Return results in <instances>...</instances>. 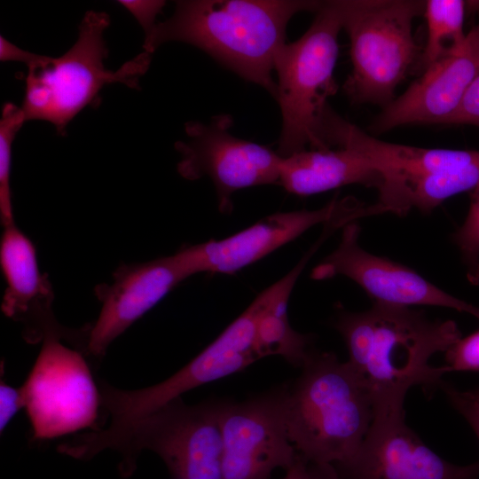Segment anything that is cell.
I'll list each match as a JSON object with an SVG mask.
<instances>
[{"instance_id":"1","label":"cell","mask_w":479,"mask_h":479,"mask_svg":"<svg viewBox=\"0 0 479 479\" xmlns=\"http://www.w3.org/2000/svg\"><path fill=\"white\" fill-rule=\"evenodd\" d=\"M334 327L348 352L347 361L370 395L373 416L403 412L413 386L442 387L445 366L429 365L460 338L452 320H432L410 307L373 303L366 310L339 312Z\"/></svg>"},{"instance_id":"2","label":"cell","mask_w":479,"mask_h":479,"mask_svg":"<svg viewBox=\"0 0 479 479\" xmlns=\"http://www.w3.org/2000/svg\"><path fill=\"white\" fill-rule=\"evenodd\" d=\"M323 1L183 0L174 14L156 23L145 37V52L168 42L193 45L276 98L272 79L277 53L286 43L289 20L301 12H317Z\"/></svg>"},{"instance_id":"3","label":"cell","mask_w":479,"mask_h":479,"mask_svg":"<svg viewBox=\"0 0 479 479\" xmlns=\"http://www.w3.org/2000/svg\"><path fill=\"white\" fill-rule=\"evenodd\" d=\"M106 449L121 454L124 477L136 468L140 452L149 450L162 459L173 479H223L218 404H188L179 397L120 429L86 431L58 447L60 453L82 460Z\"/></svg>"},{"instance_id":"4","label":"cell","mask_w":479,"mask_h":479,"mask_svg":"<svg viewBox=\"0 0 479 479\" xmlns=\"http://www.w3.org/2000/svg\"><path fill=\"white\" fill-rule=\"evenodd\" d=\"M288 389L290 441L309 463L337 465L352 457L373 420L366 388L349 363L310 351Z\"/></svg>"},{"instance_id":"5","label":"cell","mask_w":479,"mask_h":479,"mask_svg":"<svg viewBox=\"0 0 479 479\" xmlns=\"http://www.w3.org/2000/svg\"><path fill=\"white\" fill-rule=\"evenodd\" d=\"M342 29V0L323 1L306 32L285 43L276 55L275 99L282 117L277 153L282 158L326 148V122L332 111L328 98L338 89L334 71Z\"/></svg>"},{"instance_id":"6","label":"cell","mask_w":479,"mask_h":479,"mask_svg":"<svg viewBox=\"0 0 479 479\" xmlns=\"http://www.w3.org/2000/svg\"><path fill=\"white\" fill-rule=\"evenodd\" d=\"M110 18L103 12L89 11L79 25L75 44L58 58L40 55L27 67L21 109L26 122H51L59 135L90 105L98 104L99 92L106 84L121 82L137 89L151 58L143 52L117 71L106 68L108 51L104 32Z\"/></svg>"},{"instance_id":"7","label":"cell","mask_w":479,"mask_h":479,"mask_svg":"<svg viewBox=\"0 0 479 479\" xmlns=\"http://www.w3.org/2000/svg\"><path fill=\"white\" fill-rule=\"evenodd\" d=\"M425 2L342 0L352 63L343 90L351 102L385 107L395 98L417 57L412 22L424 14Z\"/></svg>"},{"instance_id":"8","label":"cell","mask_w":479,"mask_h":479,"mask_svg":"<svg viewBox=\"0 0 479 479\" xmlns=\"http://www.w3.org/2000/svg\"><path fill=\"white\" fill-rule=\"evenodd\" d=\"M277 292L276 282L261 292L208 346L165 381L138 389H121L100 380L103 428L114 431L148 415L189 390L238 373L260 359L256 325Z\"/></svg>"},{"instance_id":"9","label":"cell","mask_w":479,"mask_h":479,"mask_svg":"<svg viewBox=\"0 0 479 479\" xmlns=\"http://www.w3.org/2000/svg\"><path fill=\"white\" fill-rule=\"evenodd\" d=\"M61 341L56 336L43 340L36 360L20 387L33 440L98 428V383L82 353Z\"/></svg>"},{"instance_id":"10","label":"cell","mask_w":479,"mask_h":479,"mask_svg":"<svg viewBox=\"0 0 479 479\" xmlns=\"http://www.w3.org/2000/svg\"><path fill=\"white\" fill-rule=\"evenodd\" d=\"M232 117L215 116L208 123L192 121L185 123L188 141H177L180 154L177 169L190 181L208 177L216 192L218 209L232 211L233 193L263 185H279L283 158L269 147L230 132Z\"/></svg>"},{"instance_id":"11","label":"cell","mask_w":479,"mask_h":479,"mask_svg":"<svg viewBox=\"0 0 479 479\" xmlns=\"http://www.w3.org/2000/svg\"><path fill=\"white\" fill-rule=\"evenodd\" d=\"M288 389L241 402H217L223 439V479H270L288 469L299 453L290 441Z\"/></svg>"},{"instance_id":"12","label":"cell","mask_w":479,"mask_h":479,"mask_svg":"<svg viewBox=\"0 0 479 479\" xmlns=\"http://www.w3.org/2000/svg\"><path fill=\"white\" fill-rule=\"evenodd\" d=\"M375 204L365 206L353 197L335 198L313 210L278 212L222 240L191 245L176 253L189 277L200 273H234L295 240L318 224L378 215Z\"/></svg>"},{"instance_id":"13","label":"cell","mask_w":479,"mask_h":479,"mask_svg":"<svg viewBox=\"0 0 479 479\" xmlns=\"http://www.w3.org/2000/svg\"><path fill=\"white\" fill-rule=\"evenodd\" d=\"M359 234L357 221L345 224L337 247L312 270L311 279L345 276L363 288L373 303L444 307L479 319V307L444 292L405 265L367 252L358 243Z\"/></svg>"},{"instance_id":"14","label":"cell","mask_w":479,"mask_h":479,"mask_svg":"<svg viewBox=\"0 0 479 479\" xmlns=\"http://www.w3.org/2000/svg\"><path fill=\"white\" fill-rule=\"evenodd\" d=\"M341 479H477L479 461L452 464L428 448L404 420V412L373 417L356 453L334 465Z\"/></svg>"},{"instance_id":"15","label":"cell","mask_w":479,"mask_h":479,"mask_svg":"<svg viewBox=\"0 0 479 479\" xmlns=\"http://www.w3.org/2000/svg\"><path fill=\"white\" fill-rule=\"evenodd\" d=\"M479 73V25L458 47L423 70L399 97L375 117L370 126L380 135L408 124H443L459 107Z\"/></svg>"},{"instance_id":"16","label":"cell","mask_w":479,"mask_h":479,"mask_svg":"<svg viewBox=\"0 0 479 479\" xmlns=\"http://www.w3.org/2000/svg\"><path fill=\"white\" fill-rule=\"evenodd\" d=\"M187 278L176 254L120 265L111 283L95 287L101 309L95 323L88 326L85 353L102 357L118 336Z\"/></svg>"},{"instance_id":"17","label":"cell","mask_w":479,"mask_h":479,"mask_svg":"<svg viewBox=\"0 0 479 479\" xmlns=\"http://www.w3.org/2000/svg\"><path fill=\"white\" fill-rule=\"evenodd\" d=\"M0 264L7 284L1 310L23 325L24 339L36 343L56 336L77 346L82 330H69L56 320L51 284L47 275L40 272L34 244L15 224L4 227Z\"/></svg>"},{"instance_id":"18","label":"cell","mask_w":479,"mask_h":479,"mask_svg":"<svg viewBox=\"0 0 479 479\" xmlns=\"http://www.w3.org/2000/svg\"><path fill=\"white\" fill-rule=\"evenodd\" d=\"M349 185L379 191L382 177L371 161L347 145L304 150L283 159L279 185L290 193L308 196Z\"/></svg>"},{"instance_id":"19","label":"cell","mask_w":479,"mask_h":479,"mask_svg":"<svg viewBox=\"0 0 479 479\" xmlns=\"http://www.w3.org/2000/svg\"><path fill=\"white\" fill-rule=\"evenodd\" d=\"M320 243L318 240L298 263L276 282V294L256 325L255 346L261 358L271 355L279 356L294 366L302 367L311 351L310 335L301 334L291 326L287 305L297 279Z\"/></svg>"},{"instance_id":"20","label":"cell","mask_w":479,"mask_h":479,"mask_svg":"<svg viewBox=\"0 0 479 479\" xmlns=\"http://www.w3.org/2000/svg\"><path fill=\"white\" fill-rule=\"evenodd\" d=\"M479 185V151L468 160L427 174L401 192L395 214L405 215L412 208L429 213L445 200Z\"/></svg>"},{"instance_id":"21","label":"cell","mask_w":479,"mask_h":479,"mask_svg":"<svg viewBox=\"0 0 479 479\" xmlns=\"http://www.w3.org/2000/svg\"><path fill=\"white\" fill-rule=\"evenodd\" d=\"M462 0H427L424 16L428 35L420 63L422 71L434 61L458 47L465 40Z\"/></svg>"},{"instance_id":"22","label":"cell","mask_w":479,"mask_h":479,"mask_svg":"<svg viewBox=\"0 0 479 479\" xmlns=\"http://www.w3.org/2000/svg\"><path fill=\"white\" fill-rule=\"evenodd\" d=\"M25 122L21 107L11 102L4 105L0 120V219L4 227L15 224L10 186L12 147Z\"/></svg>"},{"instance_id":"23","label":"cell","mask_w":479,"mask_h":479,"mask_svg":"<svg viewBox=\"0 0 479 479\" xmlns=\"http://www.w3.org/2000/svg\"><path fill=\"white\" fill-rule=\"evenodd\" d=\"M467 265V277L474 284L479 283V185L472 191L468 213L462 226L454 234Z\"/></svg>"},{"instance_id":"24","label":"cell","mask_w":479,"mask_h":479,"mask_svg":"<svg viewBox=\"0 0 479 479\" xmlns=\"http://www.w3.org/2000/svg\"><path fill=\"white\" fill-rule=\"evenodd\" d=\"M447 372H479V330L460 338L445 352Z\"/></svg>"},{"instance_id":"25","label":"cell","mask_w":479,"mask_h":479,"mask_svg":"<svg viewBox=\"0 0 479 479\" xmlns=\"http://www.w3.org/2000/svg\"><path fill=\"white\" fill-rule=\"evenodd\" d=\"M441 388L449 402L467 420L479 439V389L462 391L445 383Z\"/></svg>"},{"instance_id":"26","label":"cell","mask_w":479,"mask_h":479,"mask_svg":"<svg viewBox=\"0 0 479 479\" xmlns=\"http://www.w3.org/2000/svg\"><path fill=\"white\" fill-rule=\"evenodd\" d=\"M443 124L479 127V73L467 90L459 107Z\"/></svg>"},{"instance_id":"27","label":"cell","mask_w":479,"mask_h":479,"mask_svg":"<svg viewBox=\"0 0 479 479\" xmlns=\"http://www.w3.org/2000/svg\"><path fill=\"white\" fill-rule=\"evenodd\" d=\"M118 4L133 15L147 35L154 27L155 18L161 12L166 2L161 0H120Z\"/></svg>"},{"instance_id":"28","label":"cell","mask_w":479,"mask_h":479,"mask_svg":"<svg viewBox=\"0 0 479 479\" xmlns=\"http://www.w3.org/2000/svg\"><path fill=\"white\" fill-rule=\"evenodd\" d=\"M24 408V401L20 388L7 385L4 381L0 385V430L3 432L12 419Z\"/></svg>"},{"instance_id":"29","label":"cell","mask_w":479,"mask_h":479,"mask_svg":"<svg viewBox=\"0 0 479 479\" xmlns=\"http://www.w3.org/2000/svg\"><path fill=\"white\" fill-rule=\"evenodd\" d=\"M39 54L32 53L30 51L20 49L12 43L9 42L4 36H0V60L6 61H17L22 62L28 67L34 63L38 58Z\"/></svg>"},{"instance_id":"30","label":"cell","mask_w":479,"mask_h":479,"mask_svg":"<svg viewBox=\"0 0 479 479\" xmlns=\"http://www.w3.org/2000/svg\"><path fill=\"white\" fill-rule=\"evenodd\" d=\"M307 479H341V477L333 464L308 463Z\"/></svg>"},{"instance_id":"31","label":"cell","mask_w":479,"mask_h":479,"mask_svg":"<svg viewBox=\"0 0 479 479\" xmlns=\"http://www.w3.org/2000/svg\"><path fill=\"white\" fill-rule=\"evenodd\" d=\"M308 463L299 454L294 465L286 470V475L282 479H307Z\"/></svg>"}]
</instances>
